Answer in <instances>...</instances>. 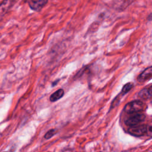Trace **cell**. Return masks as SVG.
Masks as SVG:
<instances>
[{
    "label": "cell",
    "instance_id": "cell-10",
    "mask_svg": "<svg viewBox=\"0 0 152 152\" xmlns=\"http://www.w3.org/2000/svg\"><path fill=\"white\" fill-rule=\"evenodd\" d=\"M56 129H51L50 130H49L46 134L45 135L44 137L45 139H50L51 137H52L53 135H55L56 134Z\"/></svg>",
    "mask_w": 152,
    "mask_h": 152
},
{
    "label": "cell",
    "instance_id": "cell-9",
    "mask_svg": "<svg viewBox=\"0 0 152 152\" xmlns=\"http://www.w3.org/2000/svg\"><path fill=\"white\" fill-rule=\"evenodd\" d=\"M133 84L132 83H128L126 84H125L122 90H121V93H119V94L122 97L123 96H124L125 94H126L128 91H130V90L133 87Z\"/></svg>",
    "mask_w": 152,
    "mask_h": 152
},
{
    "label": "cell",
    "instance_id": "cell-5",
    "mask_svg": "<svg viewBox=\"0 0 152 152\" xmlns=\"http://www.w3.org/2000/svg\"><path fill=\"white\" fill-rule=\"evenodd\" d=\"M152 76V67L150 66L145 68L137 77L139 82H144L151 78Z\"/></svg>",
    "mask_w": 152,
    "mask_h": 152
},
{
    "label": "cell",
    "instance_id": "cell-4",
    "mask_svg": "<svg viewBox=\"0 0 152 152\" xmlns=\"http://www.w3.org/2000/svg\"><path fill=\"white\" fill-rule=\"evenodd\" d=\"M48 2V0H30L28 2L30 7L35 11H40Z\"/></svg>",
    "mask_w": 152,
    "mask_h": 152
},
{
    "label": "cell",
    "instance_id": "cell-8",
    "mask_svg": "<svg viewBox=\"0 0 152 152\" xmlns=\"http://www.w3.org/2000/svg\"><path fill=\"white\" fill-rule=\"evenodd\" d=\"M16 0H5L1 5H0V11H4L8 10L11 5H12Z\"/></svg>",
    "mask_w": 152,
    "mask_h": 152
},
{
    "label": "cell",
    "instance_id": "cell-11",
    "mask_svg": "<svg viewBox=\"0 0 152 152\" xmlns=\"http://www.w3.org/2000/svg\"><path fill=\"white\" fill-rule=\"evenodd\" d=\"M58 81H59V80H56L55 82H53V83H52V86H55L56 85V83H57Z\"/></svg>",
    "mask_w": 152,
    "mask_h": 152
},
{
    "label": "cell",
    "instance_id": "cell-3",
    "mask_svg": "<svg viewBox=\"0 0 152 152\" xmlns=\"http://www.w3.org/2000/svg\"><path fill=\"white\" fill-rule=\"evenodd\" d=\"M145 119V115L142 113H140V112L132 113L131 115L126 119L125 123L126 125L130 126L140 124L141 122H143Z\"/></svg>",
    "mask_w": 152,
    "mask_h": 152
},
{
    "label": "cell",
    "instance_id": "cell-2",
    "mask_svg": "<svg viewBox=\"0 0 152 152\" xmlns=\"http://www.w3.org/2000/svg\"><path fill=\"white\" fill-rule=\"evenodd\" d=\"M144 107V103L141 100H134L128 103L124 107V110L128 113L141 112Z\"/></svg>",
    "mask_w": 152,
    "mask_h": 152
},
{
    "label": "cell",
    "instance_id": "cell-1",
    "mask_svg": "<svg viewBox=\"0 0 152 152\" xmlns=\"http://www.w3.org/2000/svg\"><path fill=\"white\" fill-rule=\"evenodd\" d=\"M148 130L151 133V126L146 125H135L130 126L128 129V133L134 137H141L148 133Z\"/></svg>",
    "mask_w": 152,
    "mask_h": 152
},
{
    "label": "cell",
    "instance_id": "cell-7",
    "mask_svg": "<svg viewBox=\"0 0 152 152\" xmlns=\"http://www.w3.org/2000/svg\"><path fill=\"white\" fill-rule=\"evenodd\" d=\"M64 94V90L62 88H59L50 95L49 97L50 101L52 102H56L59 99H60L61 97H62Z\"/></svg>",
    "mask_w": 152,
    "mask_h": 152
},
{
    "label": "cell",
    "instance_id": "cell-6",
    "mask_svg": "<svg viewBox=\"0 0 152 152\" xmlns=\"http://www.w3.org/2000/svg\"><path fill=\"white\" fill-rule=\"evenodd\" d=\"M138 96L144 100L150 99L151 97V86L141 90L138 93Z\"/></svg>",
    "mask_w": 152,
    "mask_h": 152
}]
</instances>
